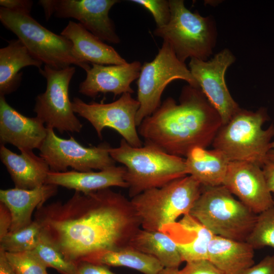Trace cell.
I'll return each mask as SVG.
<instances>
[{"instance_id": "obj_21", "label": "cell", "mask_w": 274, "mask_h": 274, "mask_svg": "<svg viewBox=\"0 0 274 274\" xmlns=\"http://www.w3.org/2000/svg\"><path fill=\"white\" fill-rule=\"evenodd\" d=\"M0 158L15 185V188L32 189L45 184L50 167L32 150H22L18 154L1 145Z\"/></svg>"}, {"instance_id": "obj_23", "label": "cell", "mask_w": 274, "mask_h": 274, "mask_svg": "<svg viewBox=\"0 0 274 274\" xmlns=\"http://www.w3.org/2000/svg\"><path fill=\"white\" fill-rule=\"evenodd\" d=\"M254 249L246 241L214 235L208 251V259L222 274H241L254 264Z\"/></svg>"}, {"instance_id": "obj_37", "label": "cell", "mask_w": 274, "mask_h": 274, "mask_svg": "<svg viewBox=\"0 0 274 274\" xmlns=\"http://www.w3.org/2000/svg\"><path fill=\"white\" fill-rule=\"evenodd\" d=\"M12 223V218L8 208L0 202V238L9 232Z\"/></svg>"}, {"instance_id": "obj_12", "label": "cell", "mask_w": 274, "mask_h": 274, "mask_svg": "<svg viewBox=\"0 0 274 274\" xmlns=\"http://www.w3.org/2000/svg\"><path fill=\"white\" fill-rule=\"evenodd\" d=\"M72 107L75 113L91 123L99 138H102V130L108 127L118 132L130 146H143L136 124L140 103L131 93H124L117 100L107 104L86 103L78 97H74Z\"/></svg>"}, {"instance_id": "obj_1", "label": "cell", "mask_w": 274, "mask_h": 274, "mask_svg": "<svg viewBox=\"0 0 274 274\" xmlns=\"http://www.w3.org/2000/svg\"><path fill=\"white\" fill-rule=\"evenodd\" d=\"M34 220L43 236L76 265L129 247L141 228L130 200L110 188L75 191L64 202L43 204L36 210Z\"/></svg>"}, {"instance_id": "obj_7", "label": "cell", "mask_w": 274, "mask_h": 274, "mask_svg": "<svg viewBox=\"0 0 274 274\" xmlns=\"http://www.w3.org/2000/svg\"><path fill=\"white\" fill-rule=\"evenodd\" d=\"M169 3L170 20L165 26L156 27L154 35L168 43L183 62L189 57L207 60L213 54L217 40L214 19L192 12L183 0H169Z\"/></svg>"}, {"instance_id": "obj_36", "label": "cell", "mask_w": 274, "mask_h": 274, "mask_svg": "<svg viewBox=\"0 0 274 274\" xmlns=\"http://www.w3.org/2000/svg\"><path fill=\"white\" fill-rule=\"evenodd\" d=\"M33 2L29 0H1V7L8 10L30 14Z\"/></svg>"}, {"instance_id": "obj_25", "label": "cell", "mask_w": 274, "mask_h": 274, "mask_svg": "<svg viewBox=\"0 0 274 274\" xmlns=\"http://www.w3.org/2000/svg\"><path fill=\"white\" fill-rule=\"evenodd\" d=\"M42 64L19 39L9 41L0 49V95L5 96L18 88L22 79L21 69L31 65L40 68Z\"/></svg>"}, {"instance_id": "obj_27", "label": "cell", "mask_w": 274, "mask_h": 274, "mask_svg": "<svg viewBox=\"0 0 274 274\" xmlns=\"http://www.w3.org/2000/svg\"><path fill=\"white\" fill-rule=\"evenodd\" d=\"M91 263L125 267L143 274H157L164 268L154 257L131 247L105 252Z\"/></svg>"}, {"instance_id": "obj_43", "label": "cell", "mask_w": 274, "mask_h": 274, "mask_svg": "<svg viewBox=\"0 0 274 274\" xmlns=\"http://www.w3.org/2000/svg\"><path fill=\"white\" fill-rule=\"evenodd\" d=\"M47 274H48V273Z\"/></svg>"}, {"instance_id": "obj_42", "label": "cell", "mask_w": 274, "mask_h": 274, "mask_svg": "<svg viewBox=\"0 0 274 274\" xmlns=\"http://www.w3.org/2000/svg\"><path fill=\"white\" fill-rule=\"evenodd\" d=\"M272 195H273V199H274V193H273Z\"/></svg>"}, {"instance_id": "obj_41", "label": "cell", "mask_w": 274, "mask_h": 274, "mask_svg": "<svg viewBox=\"0 0 274 274\" xmlns=\"http://www.w3.org/2000/svg\"><path fill=\"white\" fill-rule=\"evenodd\" d=\"M179 268H163L157 274H179Z\"/></svg>"}, {"instance_id": "obj_29", "label": "cell", "mask_w": 274, "mask_h": 274, "mask_svg": "<svg viewBox=\"0 0 274 274\" xmlns=\"http://www.w3.org/2000/svg\"><path fill=\"white\" fill-rule=\"evenodd\" d=\"M246 242L254 249L265 247L274 248V206L257 214Z\"/></svg>"}, {"instance_id": "obj_15", "label": "cell", "mask_w": 274, "mask_h": 274, "mask_svg": "<svg viewBox=\"0 0 274 274\" xmlns=\"http://www.w3.org/2000/svg\"><path fill=\"white\" fill-rule=\"evenodd\" d=\"M223 185L256 214L274 206L262 168L254 163L230 161Z\"/></svg>"}, {"instance_id": "obj_22", "label": "cell", "mask_w": 274, "mask_h": 274, "mask_svg": "<svg viewBox=\"0 0 274 274\" xmlns=\"http://www.w3.org/2000/svg\"><path fill=\"white\" fill-rule=\"evenodd\" d=\"M60 35L72 42L75 54L83 62L101 65L127 63L114 48L105 43L79 23L70 21Z\"/></svg>"}, {"instance_id": "obj_32", "label": "cell", "mask_w": 274, "mask_h": 274, "mask_svg": "<svg viewBox=\"0 0 274 274\" xmlns=\"http://www.w3.org/2000/svg\"><path fill=\"white\" fill-rule=\"evenodd\" d=\"M149 11L156 23L157 27L166 25L170 18L169 1L166 0H131Z\"/></svg>"}, {"instance_id": "obj_39", "label": "cell", "mask_w": 274, "mask_h": 274, "mask_svg": "<svg viewBox=\"0 0 274 274\" xmlns=\"http://www.w3.org/2000/svg\"><path fill=\"white\" fill-rule=\"evenodd\" d=\"M262 169L268 187L273 194L274 193V167H263Z\"/></svg>"}, {"instance_id": "obj_9", "label": "cell", "mask_w": 274, "mask_h": 274, "mask_svg": "<svg viewBox=\"0 0 274 274\" xmlns=\"http://www.w3.org/2000/svg\"><path fill=\"white\" fill-rule=\"evenodd\" d=\"M176 80H184L192 87L199 88L185 62L180 61L169 44L163 41L154 59L144 62L141 67L137 81V100L140 103L136 115L137 126L159 108L164 90Z\"/></svg>"}, {"instance_id": "obj_10", "label": "cell", "mask_w": 274, "mask_h": 274, "mask_svg": "<svg viewBox=\"0 0 274 274\" xmlns=\"http://www.w3.org/2000/svg\"><path fill=\"white\" fill-rule=\"evenodd\" d=\"M39 72L46 79L47 85L45 91L36 98L33 111L36 117L46 127L56 129L61 134L65 131L79 133L83 125L75 116L68 94L76 68L70 66L57 70L45 65Z\"/></svg>"}, {"instance_id": "obj_38", "label": "cell", "mask_w": 274, "mask_h": 274, "mask_svg": "<svg viewBox=\"0 0 274 274\" xmlns=\"http://www.w3.org/2000/svg\"><path fill=\"white\" fill-rule=\"evenodd\" d=\"M0 274H15L5 256V252L0 249Z\"/></svg>"}, {"instance_id": "obj_40", "label": "cell", "mask_w": 274, "mask_h": 274, "mask_svg": "<svg viewBox=\"0 0 274 274\" xmlns=\"http://www.w3.org/2000/svg\"><path fill=\"white\" fill-rule=\"evenodd\" d=\"M263 167H274V141L270 143Z\"/></svg>"}, {"instance_id": "obj_3", "label": "cell", "mask_w": 274, "mask_h": 274, "mask_svg": "<svg viewBox=\"0 0 274 274\" xmlns=\"http://www.w3.org/2000/svg\"><path fill=\"white\" fill-rule=\"evenodd\" d=\"M109 153L115 162L125 166L124 179L131 198L188 175L185 159L151 144L134 147L123 139L119 147L110 148Z\"/></svg>"}, {"instance_id": "obj_17", "label": "cell", "mask_w": 274, "mask_h": 274, "mask_svg": "<svg viewBox=\"0 0 274 274\" xmlns=\"http://www.w3.org/2000/svg\"><path fill=\"white\" fill-rule=\"evenodd\" d=\"M91 65L79 86V92L90 97L101 93H112L115 96L133 93L130 85L138 79L142 65L136 60L119 65Z\"/></svg>"}, {"instance_id": "obj_16", "label": "cell", "mask_w": 274, "mask_h": 274, "mask_svg": "<svg viewBox=\"0 0 274 274\" xmlns=\"http://www.w3.org/2000/svg\"><path fill=\"white\" fill-rule=\"evenodd\" d=\"M47 134V128L37 117H28L12 107L0 95V142L10 144L20 151L40 149Z\"/></svg>"}, {"instance_id": "obj_2", "label": "cell", "mask_w": 274, "mask_h": 274, "mask_svg": "<svg viewBox=\"0 0 274 274\" xmlns=\"http://www.w3.org/2000/svg\"><path fill=\"white\" fill-rule=\"evenodd\" d=\"M221 118L200 88L184 86L177 104L168 97L138 126L146 143L165 152L186 156L195 147L212 144L222 126Z\"/></svg>"}, {"instance_id": "obj_34", "label": "cell", "mask_w": 274, "mask_h": 274, "mask_svg": "<svg viewBox=\"0 0 274 274\" xmlns=\"http://www.w3.org/2000/svg\"><path fill=\"white\" fill-rule=\"evenodd\" d=\"M241 274H274V255L266 256Z\"/></svg>"}, {"instance_id": "obj_31", "label": "cell", "mask_w": 274, "mask_h": 274, "mask_svg": "<svg viewBox=\"0 0 274 274\" xmlns=\"http://www.w3.org/2000/svg\"><path fill=\"white\" fill-rule=\"evenodd\" d=\"M5 252L6 258L15 274H47V267L33 250Z\"/></svg>"}, {"instance_id": "obj_11", "label": "cell", "mask_w": 274, "mask_h": 274, "mask_svg": "<svg viewBox=\"0 0 274 274\" xmlns=\"http://www.w3.org/2000/svg\"><path fill=\"white\" fill-rule=\"evenodd\" d=\"M110 148L106 143L86 147L73 136L60 138L53 128H47V136L39 150L40 156L46 161L51 171L64 172L71 167L76 171L86 172L115 165L109 153Z\"/></svg>"}, {"instance_id": "obj_20", "label": "cell", "mask_w": 274, "mask_h": 274, "mask_svg": "<svg viewBox=\"0 0 274 274\" xmlns=\"http://www.w3.org/2000/svg\"><path fill=\"white\" fill-rule=\"evenodd\" d=\"M58 186L45 184L32 189L17 188L1 189L0 201L9 209L12 218L9 231L21 229L33 221L32 215L36 210L57 192Z\"/></svg>"}, {"instance_id": "obj_30", "label": "cell", "mask_w": 274, "mask_h": 274, "mask_svg": "<svg viewBox=\"0 0 274 274\" xmlns=\"http://www.w3.org/2000/svg\"><path fill=\"white\" fill-rule=\"evenodd\" d=\"M33 251L47 268H53L61 274L75 273L77 266L66 260L61 253L43 235Z\"/></svg>"}, {"instance_id": "obj_28", "label": "cell", "mask_w": 274, "mask_h": 274, "mask_svg": "<svg viewBox=\"0 0 274 274\" xmlns=\"http://www.w3.org/2000/svg\"><path fill=\"white\" fill-rule=\"evenodd\" d=\"M42 235L39 223L33 220L28 226L15 231H10L0 238V249L6 252L34 250Z\"/></svg>"}, {"instance_id": "obj_35", "label": "cell", "mask_w": 274, "mask_h": 274, "mask_svg": "<svg viewBox=\"0 0 274 274\" xmlns=\"http://www.w3.org/2000/svg\"><path fill=\"white\" fill-rule=\"evenodd\" d=\"M75 274H115L107 266L91 263L82 262L77 265Z\"/></svg>"}, {"instance_id": "obj_18", "label": "cell", "mask_w": 274, "mask_h": 274, "mask_svg": "<svg viewBox=\"0 0 274 274\" xmlns=\"http://www.w3.org/2000/svg\"><path fill=\"white\" fill-rule=\"evenodd\" d=\"M161 231L175 242L183 262L208 259L209 245L214 235L190 214Z\"/></svg>"}, {"instance_id": "obj_6", "label": "cell", "mask_w": 274, "mask_h": 274, "mask_svg": "<svg viewBox=\"0 0 274 274\" xmlns=\"http://www.w3.org/2000/svg\"><path fill=\"white\" fill-rule=\"evenodd\" d=\"M214 235L246 241L257 214L224 186H202L190 213Z\"/></svg>"}, {"instance_id": "obj_14", "label": "cell", "mask_w": 274, "mask_h": 274, "mask_svg": "<svg viewBox=\"0 0 274 274\" xmlns=\"http://www.w3.org/2000/svg\"><path fill=\"white\" fill-rule=\"evenodd\" d=\"M118 0H41L46 20L52 15L59 18H72L102 41L118 44L120 39L109 16Z\"/></svg>"}, {"instance_id": "obj_13", "label": "cell", "mask_w": 274, "mask_h": 274, "mask_svg": "<svg viewBox=\"0 0 274 274\" xmlns=\"http://www.w3.org/2000/svg\"><path fill=\"white\" fill-rule=\"evenodd\" d=\"M235 60L231 51L225 48L210 60L192 58L189 64L193 77L208 101L219 114L223 125L227 123L241 109L231 95L225 79L227 68Z\"/></svg>"}, {"instance_id": "obj_19", "label": "cell", "mask_w": 274, "mask_h": 274, "mask_svg": "<svg viewBox=\"0 0 274 274\" xmlns=\"http://www.w3.org/2000/svg\"><path fill=\"white\" fill-rule=\"evenodd\" d=\"M125 167L113 166L99 172L50 171L45 184L60 186L87 194L112 187L128 188L124 179Z\"/></svg>"}, {"instance_id": "obj_5", "label": "cell", "mask_w": 274, "mask_h": 274, "mask_svg": "<svg viewBox=\"0 0 274 274\" xmlns=\"http://www.w3.org/2000/svg\"><path fill=\"white\" fill-rule=\"evenodd\" d=\"M265 108L255 112L240 109L220 128L214 139V149L222 152L230 161H247L263 166L274 125L263 128L267 120Z\"/></svg>"}, {"instance_id": "obj_24", "label": "cell", "mask_w": 274, "mask_h": 274, "mask_svg": "<svg viewBox=\"0 0 274 274\" xmlns=\"http://www.w3.org/2000/svg\"><path fill=\"white\" fill-rule=\"evenodd\" d=\"M186 157L188 175L202 186L223 185L230 161L222 152L195 147Z\"/></svg>"}, {"instance_id": "obj_33", "label": "cell", "mask_w": 274, "mask_h": 274, "mask_svg": "<svg viewBox=\"0 0 274 274\" xmlns=\"http://www.w3.org/2000/svg\"><path fill=\"white\" fill-rule=\"evenodd\" d=\"M179 274H222L208 259L186 262Z\"/></svg>"}, {"instance_id": "obj_4", "label": "cell", "mask_w": 274, "mask_h": 274, "mask_svg": "<svg viewBox=\"0 0 274 274\" xmlns=\"http://www.w3.org/2000/svg\"><path fill=\"white\" fill-rule=\"evenodd\" d=\"M201 191V184L189 175L146 190L130 200L141 228L161 231L189 214Z\"/></svg>"}, {"instance_id": "obj_8", "label": "cell", "mask_w": 274, "mask_h": 274, "mask_svg": "<svg viewBox=\"0 0 274 274\" xmlns=\"http://www.w3.org/2000/svg\"><path fill=\"white\" fill-rule=\"evenodd\" d=\"M0 20L6 28L17 37L31 55L45 65L57 70L72 65L85 71L90 68L89 63L82 61L76 56L71 41L46 28L30 14L1 7Z\"/></svg>"}, {"instance_id": "obj_26", "label": "cell", "mask_w": 274, "mask_h": 274, "mask_svg": "<svg viewBox=\"0 0 274 274\" xmlns=\"http://www.w3.org/2000/svg\"><path fill=\"white\" fill-rule=\"evenodd\" d=\"M129 247L154 257L164 268H179L183 262L175 242L161 231L141 228L131 239Z\"/></svg>"}]
</instances>
